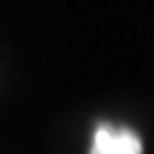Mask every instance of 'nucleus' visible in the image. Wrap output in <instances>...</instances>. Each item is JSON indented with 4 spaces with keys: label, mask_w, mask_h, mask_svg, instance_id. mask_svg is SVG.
I'll list each match as a JSON object with an SVG mask.
<instances>
[{
    "label": "nucleus",
    "mask_w": 154,
    "mask_h": 154,
    "mask_svg": "<svg viewBox=\"0 0 154 154\" xmlns=\"http://www.w3.org/2000/svg\"><path fill=\"white\" fill-rule=\"evenodd\" d=\"M91 154H142V140L130 127H112L100 122L93 134Z\"/></svg>",
    "instance_id": "obj_1"
}]
</instances>
